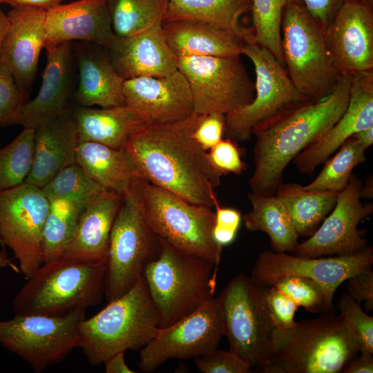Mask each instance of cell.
Wrapping results in <instances>:
<instances>
[{
	"instance_id": "49",
	"label": "cell",
	"mask_w": 373,
	"mask_h": 373,
	"mask_svg": "<svg viewBox=\"0 0 373 373\" xmlns=\"http://www.w3.org/2000/svg\"><path fill=\"white\" fill-rule=\"evenodd\" d=\"M214 207L216 208L214 227L237 233L242 220L240 211L232 208L222 207L218 201L215 204Z\"/></svg>"
},
{
	"instance_id": "36",
	"label": "cell",
	"mask_w": 373,
	"mask_h": 373,
	"mask_svg": "<svg viewBox=\"0 0 373 373\" xmlns=\"http://www.w3.org/2000/svg\"><path fill=\"white\" fill-rule=\"evenodd\" d=\"M294 3L303 2L302 0H251L254 43L269 50L283 67L281 44L283 15L285 7Z\"/></svg>"
},
{
	"instance_id": "57",
	"label": "cell",
	"mask_w": 373,
	"mask_h": 373,
	"mask_svg": "<svg viewBox=\"0 0 373 373\" xmlns=\"http://www.w3.org/2000/svg\"><path fill=\"white\" fill-rule=\"evenodd\" d=\"M368 2L370 5L373 6V0H365Z\"/></svg>"
},
{
	"instance_id": "12",
	"label": "cell",
	"mask_w": 373,
	"mask_h": 373,
	"mask_svg": "<svg viewBox=\"0 0 373 373\" xmlns=\"http://www.w3.org/2000/svg\"><path fill=\"white\" fill-rule=\"evenodd\" d=\"M265 287L251 276L239 274L218 295L229 350L255 368L267 360L275 329L266 305Z\"/></svg>"
},
{
	"instance_id": "8",
	"label": "cell",
	"mask_w": 373,
	"mask_h": 373,
	"mask_svg": "<svg viewBox=\"0 0 373 373\" xmlns=\"http://www.w3.org/2000/svg\"><path fill=\"white\" fill-rule=\"evenodd\" d=\"M281 44L287 73L302 95L316 102L334 90L340 75L327 48L325 29L303 3L285 7Z\"/></svg>"
},
{
	"instance_id": "1",
	"label": "cell",
	"mask_w": 373,
	"mask_h": 373,
	"mask_svg": "<svg viewBox=\"0 0 373 373\" xmlns=\"http://www.w3.org/2000/svg\"><path fill=\"white\" fill-rule=\"evenodd\" d=\"M204 115L166 124L145 122L128 137L124 149L144 180L186 201L214 207L215 189L223 173L193 133Z\"/></svg>"
},
{
	"instance_id": "16",
	"label": "cell",
	"mask_w": 373,
	"mask_h": 373,
	"mask_svg": "<svg viewBox=\"0 0 373 373\" xmlns=\"http://www.w3.org/2000/svg\"><path fill=\"white\" fill-rule=\"evenodd\" d=\"M361 186L358 178L352 174L346 187L338 193L333 209L312 235L297 244L294 255L308 258L347 256L362 251L368 246L358 224L371 215L373 205L361 202Z\"/></svg>"
},
{
	"instance_id": "10",
	"label": "cell",
	"mask_w": 373,
	"mask_h": 373,
	"mask_svg": "<svg viewBox=\"0 0 373 373\" xmlns=\"http://www.w3.org/2000/svg\"><path fill=\"white\" fill-rule=\"evenodd\" d=\"M85 314L82 308L57 315L16 314L0 321V345L41 372L79 347V325Z\"/></svg>"
},
{
	"instance_id": "3",
	"label": "cell",
	"mask_w": 373,
	"mask_h": 373,
	"mask_svg": "<svg viewBox=\"0 0 373 373\" xmlns=\"http://www.w3.org/2000/svg\"><path fill=\"white\" fill-rule=\"evenodd\" d=\"M358 350L335 313L274 329L269 356L260 373H338Z\"/></svg>"
},
{
	"instance_id": "43",
	"label": "cell",
	"mask_w": 373,
	"mask_h": 373,
	"mask_svg": "<svg viewBox=\"0 0 373 373\" xmlns=\"http://www.w3.org/2000/svg\"><path fill=\"white\" fill-rule=\"evenodd\" d=\"M195 365L203 373H249L251 368L238 355L218 348L195 358Z\"/></svg>"
},
{
	"instance_id": "21",
	"label": "cell",
	"mask_w": 373,
	"mask_h": 373,
	"mask_svg": "<svg viewBox=\"0 0 373 373\" xmlns=\"http://www.w3.org/2000/svg\"><path fill=\"white\" fill-rule=\"evenodd\" d=\"M46 10L12 7L0 49V64L12 74L19 87L27 91L35 79L39 55L46 44Z\"/></svg>"
},
{
	"instance_id": "45",
	"label": "cell",
	"mask_w": 373,
	"mask_h": 373,
	"mask_svg": "<svg viewBox=\"0 0 373 373\" xmlns=\"http://www.w3.org/2000/svg\"><path fill=\"white\" fill-rule=\"evenodd\" d=\"M213 166L226 175L230 173L240 175L247 168L236 142L229 138L222 139L208 152Z\"/></svg>"
},
{
	"instance_id": "2",
	"label": "cell",
	"mask_w": 373,
	"mask_h": 373,
	"mask_svg": "<svg viewBox=\"0 0 373 373\" xmlns=\"http://www.w3.org/2000/svg\"><path fill=\"white\" fill-rule=\"evenodd\" d=\"M351 79L350 75H341L326 97L302 104L252 130L256 136L254 169L249 180L252 192L275 194L290 162L343 114Z\"/></svg>"
},
{
	"instance_id": "32",
	"label": "cell",
	"mask_w": 373,
	"mask_h": 373,
	"mask_svg": "<svg viewBox=\"0 0 373 373\" xmlns=\"http://www.w3.org/2000/svg\"><path fill=\"white\" fill-rule=\"evenodd\" d=\"M248 198L251 209L242 217L246 229L267 233L276 252H293L299 236L284 204L275 194L251 191Z\"/></svg>"
},
{
	"instance_id": "13",
	"label": "cell",
	"mask_w": 373,
	"mask_h": 373,
	"mask_svg": "<svg viewBox=\"0 0 373 373\" xmlns=\"http://www.w3.org/2000/svg\"><path fill=\"white\" fill-rule=\"evenodd\" d=\"M177 64L189 82L195 113L226 115L254 99L255 84L240 55L184 57Z\"/></svg>"
},
{
	"instance_id": "9",
	"label": "cell",
	"mask_w": 373,
	"mask_h": 373,
	"mask_svg": "<svg viewBox=\"0 0 373 373\" xmlns=\"http://www.w3.org/2000/svg\"><path fill=\"white\" fill-rule=\"evenodd\" d=\"M143 204L153 233L176 249L218 266L222 247L214 240L215 211L145 181Z\"/></svg>"
},
{
	"instance_id": "54",
	"label": "cell",
	"mask_w": 373,
	"mask_h": 373,
	"mask_svg": "<svg viewBox=\"0 0 373 373\" xmlns=\"http://www.w3.org/2000/svg\"><path fill=\"white\" fill-rule=\"evenodd\" d=\"M373 182L372 176H369L365 182L364 186H361V198L370 199L373 195Z\"/></svg>"
},
{
	"instance_id": "42",
	"label": "cell",
	"mask_w": 373,
	"mask_h": 373,
	"mask_svg": "<svg viewBox=\"0 0 373 373\" xmlns=\"http://www.w3.org/2000/svg\"><path fill=\"white\" fill-rule=\"evenodd\" d=\"M27 91L19 86L11 72L0 64V126L19 124Z\"/></svg>"
},
{
	"instance_id": "47",
	"label": "cell",
	"mask_w": 373,
	"mask_h": 373,
	"mask_svg": "<svg viewBox=\"0 0 373 373\" xmlns=\"http://www.w3.org/2000/svg\"><path fill=\"white\" fill-rule=\"evenodd\" d=\"M348 294L358 303L363 302L367 311L373 309V271L369 267L346 281Z\"/></svg>"
},
{
	"instance_id": "37",
	"label": "cell",
	"mask_w": 373,
	"mask_h": 373,
	"mask_svg": "<svg viewBox=\"0 0 373 373\" xmlns=\"http://www.w3.org/2000/svg\"><path fill=\"white\" fill-rule=\"evenodd\" d=\"M305 189L339 193L347 185L352 170L365 160V150L352 135L338 149Z\"/></svg>"
},
{
	"instance_id": "6",
	"label": "cell",
	"mask_w": 373,
	"mask_h": 373,
	"mask_svg": "<svg viewBox=\"0 0 373 373\" xmlns=\"http://www.w3.org/2000/svg\"><path fill=\"white\" fill-rule=\"evenodd\" d=\"M106 266L60 258L44 263L12 300L16 314H61L95 306L105 294Z\"/></svg>"
},
{
	"instance_id": "22",
	"label": "cell",
	"mask_w": 373,
	"mask_h": 373,
	"mask_svg": "<svg viewBox=\"0 0 373 373\" xmlns=\"http://www.w3.org/2000/svg\"><path fill=\"white\" fill-rule=\"evenodd\" d=\"M106 48L113 66L124 80L164 77L178 70V58L167 44L162 23L131 36H115Z\"/></svg>"
},
{
	"instance_id": "41",
	"label": "cell",
	"mask_w": 373,
	"mask_h": 373,
	"mask_svg": "<svg viewBox=\"0 0 373 373\" xmlns=\"http://www.w3.org/2000/svg\"><path fill=\"white\" fill-rule=\"evenodd\" d=\"M337 307L339 316L358 352L373 354V317L367 315L361 309L360 303L348 294L340 297Z\"/></svg>"
},
{
	"instance_id": "24",
	"label": "cell",
	"mask_w": 373,
	"mask_h": 373,
	"mask_svg": "<svg viewBox=\"0 0 373 373\" xmlns=\"http://www.w3.org/2000/svg\"><path fill=\"white\" fill-rule=\"evenodd\" d=\"M45 49L46 64L41 87L35 97L23 105L19 115V124L26 128L35 129L69 110L75 61L72 42Z\"/></svg>"
},
{
	"instance_id": "40",
	"label": "cell",
	"mask_w": 373,
	"mask_h": 373,
	"mask_svg": "<svg viewBox=\"0 0 373 373\" xmlns=\"http://www.w3.org/2000/svg\"><path fill=\"white\" fill-rule=\"evenodd\" d=\"M41 189L48 200L73 198L92 201L107 191L93 181L77 162L60 171Z\"/></svg>"
},
{
	"instance_id": "33",
	"label": "cell",
	"mask_w": 373,
	"mask_h": 373,
	"mask_svg": "<svg viewBox=\"0 0 373 373\" xmlns=\"http://www.w3.org/2000/svg\"><path fill=\"white\" fill-rule=\"evenodd\" d=\"M275 195L285 206L298 236L309 237L333 209L338 193L307 190L297 183H282Z\"/></svg>"
},
{
	"instance_id": "25",
	"label": "cell",
	"mask_w": 373,
	"mask_h": 373,
	"mask_svg": "<svg viewBox=\"0 0 373 373\" xmlns=\"http://www.w3.org/2000/svg\"><path fill=\"white\" fill-rule=\"evenodd\" d=\"M72 46L78 69V85L75 94L77 102L87 107L124 106V80L113 66L106 48L86 41Z\"/></svg>"
},
{
	"instance_id": "19",
	"label": "cell",
	"mask_w": 373,
	"mask_h": 373,
	"mask_svg": "<svg viewBox=\"0 0 373 373\" xmlns=\"http://www.w3.org/2000/svg\"><path fill=\"white\" fill-rule=\"evenodd\" d=\"M373 126V70L352 76L347 106L338 120L300 151L293 162L311 175L354 133Z\"/></svg>"
},
{
	"instance_id": "50",
	"label": "cell",
	"mask_w": 373,
	"mask_h": 373,
	"mask_svg": "<svg viewBox=\"0 0 373 373\" xmlns=\"http://www.w3.org/2000/svg\"><path fill=\"white\" fill-rule=\"evenodd\" d=\"M360 355H356L350 359L345 365L342 372L344 373H372V354L365 351H360Z\"/></svg>"
},
{
	"instance_id": "30",
	"label": "cell",
	"mask_w": 373,
	"mask_h": 373,
	"mask_svg": "<svg viewBox=\"0 0 373 373\" xmlns=\"http://www.w3.org/2000/svg\"><path fill=\"white\" fill-rule=\"evenodd\" d=\"M79 142H93L122 149L129 135L146 121L126 105L92 108L79 106L71 111Z\"/></svg>"
},
{
	"instance_id": "17",
	"label": "cell",
	"mask_w": 373,
	"mask_h": 373,
	"mask_svg": "<svg viewBox=\"0 0 373 373\" xmlns=\"http://www.w3.org/2000/svg\"><path fill=\"white\" fill-rule=\"evenodd\" d=\"M373 264V249L367 246L358 253L334 257L308 258L267 249L258 256L251 274L252 280L264 287L273 285L288 276L311 278L334 295L349 278Z\"/></svg>"
},
{
	"instance_id": "23",
	"label": "cell",
	"mask_w": 373,
	"mask_h": 373,
	"mask_svg": "<svg viewBox=\"0 0 373 373\" xmlns=\"http://www.w3.org/2000/svg\"><path fill=\"white\" fill-rule=\"evenodd\" d=\"M45 48L73 41L107 48L115 37L106 0H77L46 10Z\"/></svg>"
},
{
	"instance_id": "11",
	"label": "cell",
	"mask_w": 373,
	"mask_h": 373,
	"mask_svg": "<svg viewBox=\"0 0 373 373\" xmlns=\"http://www.w3.org/2000/svg\"><path fill=\"white\" fill-rule=\"evenodd\" d=\"M241 54L252 62L256 73L253 100L225 115L224 132L235 142L251 139L252 130L310 101L294 86L287 70L266 48L243 43Z\"/></svg>"
},
{
	"instance_id": "34",
	"label": "cell",
	"mask_w": 373,
	"mask_h": 373,
	"mask_svg": "<svg viewBox=\"0 0 373 373\" xmlns=\"http://www.w3.org/2000/svg\"><path fill=\"white\" fill-rule=\"evenodd\" d=\"M92 201L73 198L49 200L43 231L44 263L61 258L75 234L83 211Z\"/></svg>"
},
{
	"instance_id": "55",
	"label": "cell",
	"mask_w": 373,
	"mask_h": 373,
	"mask_svg": "<svg viewBox=\"0 0 373 373\" xmlns=\"http://www.w3.org/2000/svg\"><path fill=\"white\" fill-rule=\"evenodd\" d=\"M12 258H10L4 247L0 250V269L6 267H10L14 271H19V268L12 263Z\"/></svg>"
},
{
	"instance_id": "51",
	"label": "cell",
	"mask_w": 373,
	"mask_h": 373,
	"mask_svg": "<svg viewBox=\"0 0 373 373\" xmlns=\"http://www.w3.org/2000/svg\"><path fill=\"white\" fill-rule=\"evenodd\" d=\"M125 351H121L108 357L103 363L106 373H134L124 359Z\"/></svg>"
},
{
	"instance_id": "18",
	"label": "cell",
	"mask_w": 373,
	"mask_h": 373,
	"mask_svg": "<svg viewBox=\"0 0 373 373\" xmlns=\"http://www.w3.org/2000/svg\"><path fill=\"white\" fill-rule=\"evenodd\" d=\"M325 39L340 76L373 70V6L347 0L325 29Z\"/></svg>"
},
{
	"instance_id": "53",
	"label": "cell",
	"mask_w": 373,
	"mask_h": 373,
	"mask_svg": "<svg viewBox=\"0 0 373 373\" xmlns=\"http://www.w3.org/2000/svg\"><path fill=\"white\" fill-rule=\"evenodd\" d=\"M361 146L367 149L373 143V126L361 130L352 135Z\"/></svg>"
},
{
	"instance_id": "38",
	"label": "cell",
	"mask_w": 373,
	"mask_h": 373,
	"mask_svg": "<svg viewBox=\"0 0 373 373\" xmlns=\"http://www.w3.org/2000/svg\"><path fill=\"white\" fill-rule=\"evenodd\" d=\"M35 129L23 128L8 145L0 148V191L23 183L34 156Z\"/></svg>"
},
{
	"instance_id": "15",
	"label": "cell",
	"mask_w": 373,
	"mask_h": 373,
	"mask_svg": "<svg viewBox=\"0 0 373 373\" xmlns=\"http://www.w3.org/2000/svg\"><path fill=\"white\" fill-rule=\"evenodd\" d=\"M224 335L223 313L218 296L176 323L158 329L140 350L139 368L150 373L169 359L202 356L218 348Z\"/></svg>"
},
{
	"instance_id": "27",
	"label": "cell",
	"mask_w": 373,
	"mask_h": 373,
	"mask_svg": "<svg viewBox=\"0 0 373 373\" xmlns=\"http://www.w3.org/2000/svg\"><path fill=\"white\" fill-rule=\"evenodd\" d=\"M122 198L106 191L90 202L61 258L106 264L111 231Z\"/></svg>"
},
{
	"instance_id": "46",
	"label": "cell",
	"mask_w": 373,
	"mask_h": 373,
	"mask_svg": "<svg viewBox=\"0 0 373 373\" xmlns=\"http://www.w3.org/2000/svg\"><path fill=\"white\" fill-rule=\"evenodd\" d=\"M224 126L225 115L220 113L204 115L193 137L204 150H209L222 139Z\"/></svg>"
},
{
	"instance_id": "56",
	"label": "cell",
	"mask_w": 373,
	"mask_h": 373,
	"mask_svg": "<svg viewBox=\"0 0 373 373\" xmlns=\"http://www.w3.org/2000/svg\"><path fill=\"white\" fill-rule=\"evenodd\" d=\"M8 27V17L7 14H5L4 12L0 8V49L1 46L6 32Z\"/></svg>"
},
{
	"instance_id": "48",
	"label": "cell",
	"mask_w": 373,
	"mask_h": 373,
	"mask_svg": "<svg viewBox=\"0 0 373 373\" xmlns=\"http://www.w3.org/2000/svg\"><path fill=\"white\" fill-rule=\"evenodd\" d=\"M347 0H302L304 7L325 29Z\"/></svg>"
},
{
	"instance_id": "58",
	"label": "cell",
	"mask_w": 373,
	"mask_h": 373,
	"mask_svg": "<svg viewBox=\"0 0 373 373\" xmlns=\"http://www.w3.org/2000/svg\"><path fill=\"white\" fill-rule=\"evenodd\" d=\"M0 3H1V0H0Z\"/></svg>"
},
{
	"instance_id": "26",
	"label": "cell",
	"mask_w": 373,
	"mask_h": 373,
	"mask_svg": "<svg viewBox=\"0 0 373 373\" xmlns=\"http://www.w3.org/2000/svg\"><path fill=\"white\" fill-rule=\"evenodd\" d=\"M79 137L71 110L35 129L34 156L25 182L42 188L57 173L76 162Z\"/></svg>"
},
{
	"instance_id": "28",
	"label": "cell",
	"mask_w": 373,
	"mask_h": 373,
	"mask_svg": "<svg viewBox=\"0 0 373 373\" xmlns=\"http://www.w3.org/2000/svg\"><path fill=\"white\" fill-rule=\"evenodd\" d=\"M167 44L177 58L241 55L244 43L236 36L207 23L193 20L164 21Z\"/></svg>"
},
{
	"instance_id": "4",
	"label": "cell",
	"mask_w": 373,
	"mask_h": 373,
	"mask_svg": "<svg viewBox=\"0 0 373 373\" xmlns=\"http://www.w3.org/2000/svg\"><path fill=\"white\" fill-rule=\"evenodd\" d=\"M157 238L159 256L146 265L143 277L160 315L159 329H163L193 314L214 297L218 267Z\"/></svg>"
},
{
	"instance_id": "52",
	"label": "cell",
	"mask_w": 373,
	"mask_h": 373,
	"mask_svg": "<svg viewBox=\"0 0 373 373\" xmlns=\"http://www.w3.org/2000/svg\"><path fill=\"white\" fill-rule=\"evenodd\" d=\"M64 0H1V3L10 4L12 7H30L48 9Z\"/></svg>"
},
{
	"instance_id": "39",
	"label": "cell",
	"mask_w": 373,
	"mask_h": 373,
	"mask_svg": "<svg viewBox=\"0 0 373 373\" xmlns=\"http://www.w3.org/2000/svg\"><path fill=\"white\" fill-rule=\"evenodd\" d=\"M289 297L298 307L320 315L335 313L334 295L322 284L307 277L288 276L273 285Z\"/></svg>"
},
{
	"instance_id": "20",
	"label": "cell",
	"mask_w": 373,
	"mask_h": 373,
	"mask_svg": "<svg viewBox=\"0 0 373 373\" xmlns=\"http://www.w3.org/2000/svg\"><path fill=\"white\" fill-rule=\"evenodd\" d=\"M125 105L146 122L166 124L182 121L194 113L189 82L178 70L164 77L124 80Z\"/></svg>"
},
{
	"instance_id": "44",
	"label": "cell",
	"mask_w": 373,
	"mask_h": 373,
	"mask_svg": "<svg viewBox=\"0 0 373 373\" xmlns=\"http://www.w3.org/2000/svg\"><path fill=\"white\" fill-rule=\"evenodd\" d=\"M265 298L275 329H287L294 325L298 306L289 297L274 286H269L265 287Z\"/></svg>"
},
{
	"instance_id": "31",
	"label": "cell",
	"mask_w": 373,
	"mask_h": 373,
	"mask_svg": "<svg viewBox=\"0 0 373 373\" xmlns=\"http://www.w3.org/2000/svg\"><path fill=\"white\" fill-rule=\"evenodd\" d=\"M251 0H169L164 21L193 20L216 26L241 39L254 42L251 28L240 23L251 11Z\"/></svg>"
},
{
	"instance_id": "7",
	"label": "cell",
	"mask_w": 373,
	"mask_h": 373,
	"mask_svg": "<svg viewBox=\"0 0 373 373\" xmlns=\"http://www.w3.org/2000/svg\"><path fill=\"white\" fill-rule=\"evenodd\" d=\"M144 179L123 196L114 220L106 263L105 294L108 303L131 289L150 262L159 256L160 245L144 214Z\"/></svg>"
},
{
	"instance_id": "35",
	"label": "cell",
	"mask_w": 373,
	"mask_h": 373,
	"mask_svg": "<svg viewBox=\"0 0 373 373\" xmlns=\"http://www.w3.org/2000/svg\"><path fill=\"white\" fill-rule=\"evenodd\" d=\"M113 31L128 37L163 23L169 0H106Z\"/></svg>"
},
{
	"instance_id": "14",
	"label": "cell",
	"mask_w": 373,
	"mask_h": 373,
	"mask_svg": "<svg viewBox=\"0 0 373 373\" xmlns=\"http://www.w3.org/2000/svg\"><path fill=\"white\" fill-rule=\"evenodd\" d=\"M49 204L41 188L26 182L0 191V244L11 249L26 280L44 262L43 231Z\"/></svg>"
},
{
	"instance_id": "5",
	"label": "cell",
	"mask_w": 373,
	"mask_h": 373,
	"mask_svg": "<svg viewBox=\"0 0 373 373\" xmlns=\"http://www.w3.org/2000/svg\"><path fill=\"white\" fill-rule=\"evenodd\" d=\"M159 324V313L142 276L128 292L82 321L79 347L91 365L99 366L117 352L142 349Z\"/></svg>"
},
{
	"instance_id": "29",
	"label": "cell",
	"mask_w": 373,
	"mask_h": 373,
	"mask_svg": "<svg viewBox=\"0 0 373 373\" xmlns=\"http://www.w3.org/2000/svg\"><path fill=\"white\" fill-rule=\"evenodd\" d=\"M76 162L99 185L122 197L136 182L144 179L124 148L79 142Z\"/></svg>"
}]
</instances>
